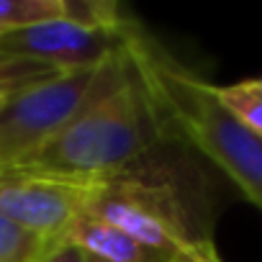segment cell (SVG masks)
<instances>
[{
    "label": "cell",
    "instance_id": "6da1fadb",
    "mask_svg": "<svg viewBox=\"0 0 262 262\" xmlns=\"http://www.w3.org/2000/svg\"><path fill=\"white\" fill-rule=\"evenodd\" d=\"M121 49L142 82L167 139H183L208 157L262 211V137L249 131L201 80L178 62L137 18L121 29Z\"/></svg>",
    "mask_w": 262,
    "mask_h": 262
},
{
    "label": "cell",
    "instance_id": "7a4b0ae2",
    "mask_svg": "<svg viewBox=\"0 0 262 262\" xmlns=\"http://www.w3.org/2000/svg\"><path fill=\"white\" fill-rule=\"evenodd\" d=\"M162 139L152 103L123 49H118L105 62L103 77L82 111L16 170L57 178H103L139 165Z\"/></svg>",
    "mask_w": 262,
    "mask_h": 262
},
{
    "label": "cell",
    "instance_id": "3957f363",
    "mask_svg": "<svg viewBox=\"0 0 262 262\" xmlns=\"http://www.w3.org/2000/svg\"><path fill=\"white\" fill-rule=\"evenodd\" d=\"M85 213L167 257H178L193 242L208 236L193 229L178 185L137 165L113 175L90 178Z\"/></svg>",
    "mask_w": 262,
    "mask_h": 262
},
{
    "label": "cell",
    "instance_id": "277c9868",
    "mask_svg": "<svg viewBox=\"0 0 262 262\" xmlns=\"http://www.w3.org/2000/svg\"><path fill=\"white\" fill-rule=\"evenodd\" d=\"M105 62L57 72L11 95L0 111V172L26 162L82 111L103 77Z\"/></svg>",
    "mask_w": 262,
    "mask_h": 262
},
{
    "label": "cell",
    "instance_id": "5b68a950",
    "mask_svg": "<svg viewBox=\"0 0 262 262\" xmlns=\"http://www.w3.org/2000/svg\"><path fill=\"white\" fill-rule=\"evenodd\" d=\"M126 13L116 3L67 0V13L0 36V52L49 64L59 72L98 67L121 49Z\"/></svg>",
    "mask_w": 262,
    "mask_h": 262
},
{
    "label": "cell",
    "instance_id": "8992f818",
    "mask_svg": "<svg viewBox=\"0 0 262 262\" xmlns=\"http://www.w3.org/2000/svg\"><path fill=\"white\" fill-rule=\"evenodd\" d=\"M90 178H57L39 172H0V216L44 242L64 239L85 211Z\"/></svg>",
    "mask_w": 262,
    "mask_h": 262
},
{
    "label": "cell",
    "instance_id": "52a82bcc",
    "mask_svg": "<svg viewBox=\"0 0 262 262\" xmlns=\"http://www.w3.org/2000/svg\"><path fill=\"white\" fill-rule=\"evenodd\" d=\"M64 239L72 242L75 247H80L88 257H93L98 262H170L172 259L167 254H160V252L139 244L134 236L123 234L121 229H116L85 211L72 221Z\"/></svg>",
    "mask_w": 262,
    "mask_h": 262
},
{
    "label": "cell",
    "instance_id": "ba28073f",
    "mask_svg": "<svg viewBox=\"0 0 262 262\" xmlns=\"http://www.w3.org/2000/svg\"><path fill=\"white\" fill-rule=\"evenodd\" d=\"M219 103L236 116L249 131L262 137V82L257 80H242L234 85H211Z\"/></svg>",
    "mask_w": 262,
    "mask_h": 262
},
{
    "label": "cell",
    "instance_id": "9c48e42d",
    "mask_svg": "<svg viewBox=\"0 0 262 262\" xmlns=\"http://www.w3.org/2000/svg\"><path fill=\"white\" fill-rule=\"evenodd\" d=\"M67 13V0H0V36Z\"/></svg>",
    "mask_w": 262,
    "mask_h": 262
},
{
    "label": "cell",
    "instance_id": "30bf717a",
    "mask_svg": "<svg viewBox=\"0 0 262 262\" xmlns=\"http://www.w3.org/2000/svg\"><path fill=\"white\" fill-rule=\"evenodd\" d=\"M47 247L49 242L29 234L26 229L0 216V262H39Z\"/></svg>",
    "mask_w": 262,
    "mask_h": 262
},
{
    "label": "cell",
    "instance_id": "8fae6325",
    "mask_svg": "<svg viewBox=\"0 0 262 262\" xmlns=\"http://www.w3.org/2000/svg\"><path fill=\"white\" fill-rule=\"evenodd\" d=\"M39 262H90V257L80 247H75L72 242L59 239V242H54V244L47 247V252L41 254Z\"/></svg>",
    "mask_w": 262,
    "mask_h": 262
},
{
    "label": "cell",
    "instance_id": "7c38bea8",
    "mask_svg": "<svg viewBox=\"0 0 262 262\" xmlns=\"http://www.w3.org/2000/svg\"><path fill=\"white\" fill-rule=\"evenodd\" d=\"M178 259H180V262H221V257H219V252H216L211 236L193 242L188 249H183V252L178 254Z\"/></svg>",
    "mask_w": 262,
    "mask_h": 262
},
{
    "label": "cell",
    "instance_id": "4fadbf2b",
    "mask_svg": "<svg viewBox=\"0 0 262 262\" xmlns=\"http://www.w3.org/2000/svg\"><path fill=\"white\" fill-rule=\"evenodd\" d=\"M18 90H24V88H13V85H3L0 82V111H3V105L11 100V95L13 93H18Z\"/></svg>",
    "mask_w": 262,
    "mask_h": 262
},
{
    "label": "cell",
    "instance_id": "5bb4252c",
    "mask_svg": "<svg viewBox=\"0 0 262 262\" xmlns=\"http://www.w3.org/2000/svg\"><path fill=\"white\" fill-rule=\"evenodd\" d=\"M170 262H180V259H178V257H172V259H170Z\"/></svg>",
    "mask_w": 262,
    "mask_h": 262
},
{
    "label": "cell",
    "instance_id": "9a60e30c",
    "mask_svg": "<svg viewBox=\"0 0 262 262\" xmlns=\"http://www.w3.org/2000/svg\"><path fill=\"white\" fill-rule=\"evenodd\" d=\"M90 262H98V259H93V257H90Z\"/></svg>",
    "mask_w": 262,
    "mask_h": 262
},
{
    "label": "cell",
    "instance_id": "2e32d148",
    "mask_svg": "<svg viewBox=\"0 0 262 262\" xmlns=\"http://www.w3.org/2000/svg\"><path fill=\"white\" fill-rule=\"evenodd\" d=\"M259 82H262V77H259Z\"/></svg>",
    "mask_w": 262,
    "mask_h": 262
}]
</instances>
